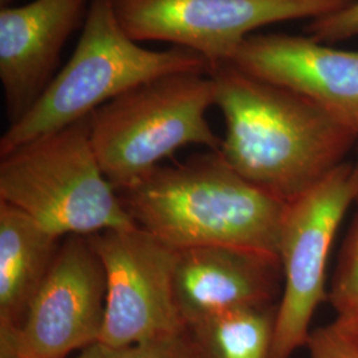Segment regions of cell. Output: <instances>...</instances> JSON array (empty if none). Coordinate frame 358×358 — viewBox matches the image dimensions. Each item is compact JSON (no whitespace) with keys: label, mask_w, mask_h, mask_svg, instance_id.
<instances>
[{"label":"cell","mask_w":358,"mask_h":358,"mask_svg":"<svg viewBox=\"0 0 358 358\" xmlns=\"http://www.w3.org/2000/svg\"><path fill=\"white\" fill-rule=\"evenodd\" d=\"M226 131L219 153L256 187L291 203L345 162L358 134L306 96L232 63L208 66Z\"/></svg>","instance_id":"obj_1"},{"label":"cell","mask_w":358,"mask_h":358,"mask_svg":"<svg viewBox=\"0 0 358 358\" xmlns=\"http://www.w3.org/2000/svg\"><path fill=\"white\" fill-rule=\"evenodd\" d=\"M121 201L137 226L177 251L229 245L279 256L288 203L239 176L219 152L157 167Z\"/></svg>","instance_id":"obj_2"},{"label":"cell","mask_w":358,"mask_h":358,"mask_svg":"<svg viewBox=\"0 0 358 358\" xmlns=\"http://www.w3.org/2000/svg\"><path fill=\"white\" fill-rule=\"evenodd\" d=\"M208 66L203 56L187 48H143L121 26L112 0H90L71 59L26 115L10 124L0 138V157L76 124L149 80Z\"/></svg>","instance_id":"obj_3"},{"label":"cell","mask_w":358,"mask_h":358,"mask_svg":"<svg viewBox=\"0 0 358 358\" xmlns=\"http://www.w3.org/2000/svg\"><path fill=\"white\" fill-rule=\"evenodd\" d=\"M90 118L1 157L0 202L57 238L137 226L97 161Z\"/></svg>","instance_id":"obj_4"},{"label":"cell","mask_w":358,"mask_h":358,"mask_svg":"<svg viewBox=\"0 0 358 358\" xmlns=\"http://www.w3.org/2000/svg\"><path fill=\"white\" fill-rule=\"evenodd\" d=\"M213 105L208 71H186L149 80L93 112L92 148L115 192L131 189L187 145L219 152L222 140L207 121Z\"/></svg>","instance_id":"obj_5"},{"label":"cell","mask_w":358,"mask_h":358,"mask_svg":"<svg viewBox=\"0 0 358 358\" xmlns=\"http://www.w3.org/2000/svg\"><path fill=\"white\" fill-rule=\"evenodd\" d=\"M358 201V162H344L288 203L279 238L282 292L271 358L307 345L310 321L328 299L327 266L348 210Z\"/></svg>","instance_id":"obj_6"},{"label":"cell","mask_w":358,"mask_h":358,"mask_svg":"<svg viewBox=\"0 0 358 358\" xmlns=\"http://www.w3.org/2000/svg\"><path fill=\"white\" fill-rule=\"evenodd\" d=\"M129 36L165 41L231 63L244 40L263 27L336 13L355 0H112Z\"/></svg>","instance_id":"obj_7"},{"label":"cell","mask_w":358,"mask_h":358,"mask_svg":"<svg viewBox=\"0 0 358 358\" xmlns=\"http://www.w3.org/2000/svg\"><path fill=\"white\" fill-rule=\"evenodd\" d=\"M88 238L106 284L100 344L134 345L186 328L174 292L179 251L140 226Z\"/></svg>","instance_id":"obj_8"},{"label":"cell","mask_w":358,"mask_h":358,"mask_svg":"<svg viewBox=\"0 0 358 358\" xmlns=\"http://www.w3.org/2000/svg\"><path fill=\"white\" fill-rule=\"evenodd\" d=\"M103 264L88 236H68L17 332L0 340V358H69L97 344L105 316Z\"/></svg>","instance_id":"obj_9"},{"label":"cell","mask_w":358,"mask_h":358,"mask_svg":"<svg viewBox=\"0 0 358 358\" xmlns=\"http://www.w3.org/2000/svg\"><path fill=\"white\" fill-rule=\"evenodd\" d=\"M231 63L306 96L358 134V51L338 50L313 38L254 34Z\"/></svg>","instance_id":"obj_10"},{"label":"cell","mask_w":358,"mask_h":358,"mask_svg":"<svg viewBox=\"0 0 358 358\" xmlns=\"http://www.w3.org/2000/svg\"><path fill=\"white\" fill-rule=\"evenodd\" d=\"M90 0H32L0 10V83L10 124L26 115L55 77L68 38Z\"/></svg>","instance_id":"obj_11"},{"label":"cell","mask_w":358,"mask_h":358,"mask_svg":"<svg viewBox=\"0 0 358 358\" xmlns=\"http://www.w3.org/2000/svg\"><path fill=\"white\" fill-rule=\"evenodd\" d=\"M279 256L229 245L179 251L174 292L186 327L235 308L271 306L280 292Z\"/></svg>","instance_id":"obj_12"},{"label":"cell","mask_w":358,"mask_h":358,"mask_svg":"<svg viewBox=\"0 0 358 358\" xmlns=\"http://www.w3.org/2000/svg\"><path fill=\"white\" fill-rule=\"evenodd\" d=\"M13 206L0 202V340L17 332L62 244Z\"/></svg>","instance_id":"obj_13"},{"label":"cell","mask_w":358,"mask_h":358,"mask_svg":"<svg viewBox=\"0 0 358 358\" xmlns=\"http://www.w3.org/2000/svg\"><path fill=\"white\" fill-rule=\"evenodd\" d=\"M278 306L224 310L187 327L202 358H271Z\"/></svg>","instance_id":"obj_14"},{"label":"cell","mask_w":358,"mask_h":358,"mask_svg":"<svg viewBox=\"0 0 358 358\" xmlns=\"http://www.w3.org/2000/svg\"><path fill=\"white\" fill-rule=\"evenodd\" d=\"M328 300L336 312L333 322L358 341V201L357 213L343 245Z\"/></svg>","instance_id":"obj_15"},{"label":"cell","mask_w":358,"mask_h":358,"mask_svg":"<svg viewBox=\"0 0 358 358\" xmlns=\"http://www.w3.org/2000/svg\"><path fill=\"white\" fill-rule=\"evenodd\" d=\"M73 358H202L187 327L134 345L112 348L93 344Z\"/></svg>","instance_id":"obj_16"},{"label":"cell","mask_w":358,"mask_h":358,"mask_svg":"<svg viewBox=\"0 0 358 358\" xmlns=\"http://www.w3.org/2000/svg\"><path fill=\"white\" fill-rule=\"evenodd\" d=\"M310 38L332 44L358 36V0L336 13L312 19L307 26Z\"/></svg>","instance_id":"obj_17"},{"label":"cell","mask_w":358,"mask_h":358,"mask_svg":"<svg viewBox=\"0 0 358 358\" xmlns=\"http://www.w3.org/2000/svg\"><path fill=\"white\" fill-rule=\"evenodd\" d=\"M307 346L309 358H358V341L334 322L312 331Z\"/></svg>","instance_id":"obj_18"},{"label":"cell","mask_w":358,"mask_h":358,"mask_svg":"<svg viewBox=\"0 0 358 358\" xmlns=\"http://www.w3.org/2000/svg\"><path fill=\"white\" fill-rule=\"evenodd\" d=\"M11 1L13 0H0V4H1V7H6V6H10Z\"/></svg>","instance_id":"obj_19"}]
</instances>
